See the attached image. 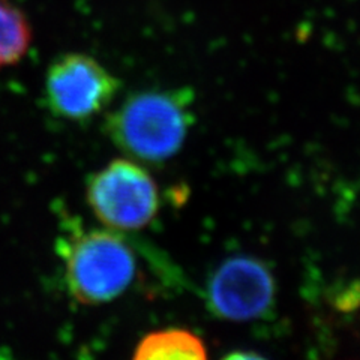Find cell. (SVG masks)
I'll return each instance as SVG.
<instances>
[{"instance_id":"obj_7","label":"cell","mask_w":360,"mask_h":360,"mask_svg":"<svg viewBox=\"0 0 360 360\" xmlns=\"http://www.w3.org/2000/svg\"><path fill=\"white\" fill-rule=\"evenodd\" d=\"M32 42V27L26 15L8 0H0V68L18 63Z\"/></svg>"},{"instance_id":"obj_4","label":"cell","mask_w":360,"mask_h":360,"mask_svg":"<svg viewBox=\"0 0 360 360\" xmlns=\"http://www.w3.org/2000/svg\"><path fill=\"white\" fill-rule=\"evenodd\" d=\"M119 90V82L94 58L82 53L56 59L45 78V96L53 115L86 120L103 111Z\"/></svg>"},{"instance_id":"obj_5","label":"cell","mask_w":360,"mask_h":360,"mask_svg":"<svg viewBox=\"0 0 360 360\" xmlns=\"http://www.w3.org/2000/svg\"><path fill=\"white\" fill-rule=\"evenodd\" d=\"M275 279L258 258L238 255L225 260L207 283V307L219 319H262L275 303Z\"/></svg>"},{"instance_id":"obj_2","label":"cell","mask_w":360,"mask_h":360,"mask_svg":"<svg viewBox=\"0 0 360 360\" xmlns=\"http://www.w3.org/2000/svg\"><path fill=\"white\" fill-rule=\"evenodd\" d=\"M135 270L132 248L107 230L78 236L65 254L68 290L83 305H103L122 296L132 284Z\"/></svg>"},{"instance_id":"obj_1","label":"cell","mask_w":360,"mask_h":360,"mask_svg":"<svg viewBox=\"0 0 360 360\" xmlns=\"http://www.w3.org/2000/svg\"><path fill=\"white\" fill-rule=\"evenodd\" d=\"M189 89L148 90L131 95L111 112L107 132L135 161L160 164L179 153L193 125Z\"/></svg>"},{"instance_id":"obj_3","label":"cell","mask_w":360,"mask_h":360,"mask_svg":"<svg viewBox=\"0 0 360 360\" xmlns=\"http://www.w3.org/2000/svg\"><path fill=\"white\" fill-rule=\"evenodd\" d=\"M87 202L105 227L135 231L156 217L160 194L148 170L134 161L116 160L90 177Z\"/></svg>"},{"instance_id":"obj_6","label":"cell","mask_w":360,"mask_h":360,"mask_svg":"<svg viewBox=\"0 0 360 360\" xmlns=\"http://www.w3.org/2000/svg\"><path fill=\"white\" fill-rule=\"evenodd\" d=\"M206 345L185 329H164L146 335L135 348L137 360H202Z\"/></svg>"}]
</instances>
